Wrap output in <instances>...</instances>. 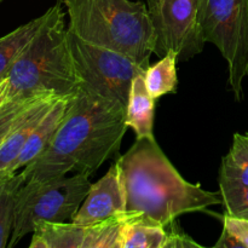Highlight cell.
Listing matches in <instances>:
<instances>
[{
	"label": "cell",
	"instance_id": "6da1fadb",
	"mask_svg": "<svg viewBox=\"0 0 248 248\" xmlns=\"http://www.w3.org/2000/svg\"><path fill=\"white\" fill-rule=\"evenodd\" d=\"M126 107L81 82L48 147L23 169L26 182L68 173L90 177L108 160H118L127 131Z\"/></svg>",
	"mask_w": 248,
	"mask_h": 248
},
{
	"label": "cell",
	"instance_id": "7a4b0ae2",
	"mask_svg": "<svg viewBox=\"0 0 248 248\" xmlns=\"http://www.w3.org/2000/svg\"><path fill=\"white\" fill-rule=\"evenodd\" d=\"M125 179L127 212L169 225L179 216L222 205L219 191L205 190L181 176L156 142L136 140L119 157Z\"/></svg>",
	"mask_w": 248,
	"mask_h": 248
},
{
	"label": "cell",
	"instance_id": "3957f363",
	"mask_svg": "<svg viewBox=\"0 0 248 248\" xmlns=\"http://www.w3.org/2000/svg\"><path fill=\"white\" fill-rule=\"evenodd\" d=\"M62 0L46 11L38 33L6 74L7 99H22L47 92L64 96L81 84L68 44Z\"/></svg>",
	"mask_w": 248,
	"mask_h": 248
},
{
	"label": "cell",
	"instance_id": "277c9868",
	"mask_svg": "<svg viewBox=\"0 0 248 248\" xmlns=\"http://www.w3.org/2000/svg\"><path fill=\"white\" fill-rule=\"evenodd\" d=\"M68 31L79 38L118 51L148 68L154 53V33L147 5L131 0H62Z\"/></svg>",
	"mask_w": 248,
	"mask_h": 248
},
{
	"label": "cell",
	"instance_id": "5b68a950",
	"mask_svg": "<svg viewBox=\"0 0 248 248\" xmlns=\"http://www.w3.org/2000/svg\"><path fill=\"white\" fill-rule=\"evenodd\" d=\"M91 184L85 173L24 182L17 193L14 229L7 247L16 246L43 222H73Z\"/></svg>",
	"mask_w": 248,
	"mask_h": 248
},
{
	"label": "cell",
	"instance_id": "8992f818",
	"mask_svg": "<svg viewBox=\"0 0 248 248\" xmlns=\"http://www.w3.org/2000/svg\"><path fill=\"white\" fill-rule=\"evenodd\" d=\"M199 5L205 41L227 61L229 86L241 101L248 75V0H199Z\"/></svg>",
	"mask_w": 248,
	"mask_h": 248
},
{
	"label": "cell",
	"instance_id": "52a82bcc",
	"mask_svg": "<svg viewBox=\"0 0 248 248\" xmlns=\"http://www.w3.org/2000/svg\"><path fill=\"white\" fill-rule=\"evenodd\" d=\"M68 44L81 81L98 93L127 106L133 79L145 74L147 68L124 53L89 43L70 31Z\"/></svg>",
	"mask_w": 248,
	"mask_h": 248
},
{
	"label": "cell",
	"instance_id": "ba28073f",
	"mask_svg": "<svg viewBox=\"0 0 248 248\" xmlns=\"http://www.w3.org/2000/svg\"><path fill=\"white\" fill-rule=\"evenodd\" d=\"M153 27L154 55L162 58L170 51L178 61H189L205 47L199 0H145Z\"/></svg>",
	"mask_w": 248,
	"mask_h": 248
},
{
	"label": "cell",
	"instance_id": "9c48e42d",
	"mask_svg": "<svg viewBox=\"0 0 248 248\" xmlns=\"http://www.w3.org/2000/svg\"><path fill=\"white\" fill-rule=\"evenodd\" d=\"M136 216L127 212L123 217L92 225L74 222L36 225L29 248H118L121 225Z\"/></svg>",
	"mask_w": 248,
	"mask_h": 248
},
{
	"label": "cell",
	"instance_id": "30bf717a",
	"mask_svg": "<svg viewBox=\"0 0 248 248\" xmlns=\"http://www.w3.org/2000/svg\"><path fill=\"white\" fill-rule=\"evenodd\" d=\"M127 213L125 179L121 164L114 160L108 172L91 184L89 194L80 206L73 222L92 225L123 217Z\"/></svg>",
	"mask_w": 248,
	"mask_h": 248
},
{
	"label": "cell",
	"instance_id": "8fae6325",
	"mask_svg": "<svg viewBox=\"0 0 248 248\" xmlns=\"http://www.w3.org/2000/svg\"><path fill=\"white\" fill-rule=\"evenodd\" d=\"M60 97L61 94L53 92L44 94L43 97L33 102L17 119L15 125L0 144V176L2 178L14 174L12 169L15 162L18 159L31 132L41 118L50 110L51 107Z\"/></svg>",
	"mask_w": 248,
	"mask_h": 248
},
{
	"label": "cell",
	"instance_id": "7c38bea8",
	"mask_svg": "<svg viewBox=\"0 0 248 248\" xmlns=\"http://www.w3.org/2000/svg\"><path fill=\"white\" fill-rule=\"evenodd\" d=\"M75 92L61 96L51 107L50 110L41 118V120L39 121L36 127L31 132V137L27 140L18 159L15 162L14 169H12L14 173L33 162L48 147L57 130L60 128L61 124L63 123L65 115H67L70 103L75 96Z\"/></svg>",
	"mask_w": 248,
	"mask_h": 248
},
{
	"label": "cell",
	"instance_id": "4fadbf2b",
	"mask_svg": "<svg viewBox=\"0 0 248 248\" xmlns=\"http://www.w3.org/2000/svg\"><path fill=\"white\" fill-rule=\"evenodd\" d=\"M155 101L145 85L144 74L133 79L126 106V124L136 133V140L156 142L154 136Z\"/></svg>",
	"mask_w": 248,
	"mask_h": 248
},
{
	"label": "cell",
	"instance_id": "5bb4252c",
	"mask_svg": "<svg viewBox=\"0 0 248 248\" xmlns=\"http://www.w3.org/2000/svg\"><path fill=\"white\" fill-rule=\"evenodd\" d=\"M169 232L165 225L136 215L121 225L118 248H166Z\"/></svg>",
	"mask_w": 248,
	"mask_h": 248
},
{
	"label": "cell",
	"instance_id": "9a60e30c",
	"mask_svg": "<svg viewBox=\"0 0 248 248\" xmlns=\"http://www.w3.org/2000/svg\"><path fill=\"white\" fill-rule=\"evenodd\" d=\"M45 19L46 12L0 38V79L6 77L10 68L35 36Z\"/></svg>",
	"mask_w": 248,
	"mask_h": 248
},
{
	"label": "cell",
	"instance_id": "2e32d148",
	"mask_svg": "<svg viewBox=\"0 0 248 248\" xmlns=\"http://www.w3.org/2000/svg\"><path fill=\"white\" fill-rule=\"evenodd\" d=\"M219 186H248V135L235 133L229 153L223 157Z\"/></svg>",
	"mask_w": 248,
	"mask_h": 248
},
{
	"label": "cell",
	"instance_id": "e0dca14e",
	"mask_svg": "<svg viewBox=\"0 0 248 248\" xmlns=\"http://www.w3.org/2000/svg\"><path fill=\"white\" fill-rule=\"evenodd\" d=\"M176 52L170 51L159 62L149 65L145 70L144 80L149 93L154 99L169 93H174L178 86Z\"/></svg>",
	"mask_w": 248,
	"mask_h": 248
},
{
	"label": "cell",
	"instance_id": "ac0fdd59",
	"mask_svg": "<svg viewBox=\"0 0 248 248\" xmlns=\"http://www.w3.org/2000/svg\"><path fill=\"white\" fill-rule=\"evenodd\" d=\"M26 182L23 172L10 174L0 181V248L9 246L15 220V206L19 188Z\"/></svg>",
	"mask_w": 248,
	"mask_h": 248
},
{
	"label": "cell",
	"instance_id": "d6986e66",
	"mask_svg": "<svg viewBox=\"0 0 248 248\" xmlns=\"http://www.w3.org/2000/svg\"><path fill=\"white\" fill-rule=\"evenodd\" d=\"M219 193L227 215L248 219V186H219Z\"/></svg>",
	"mask_w": 248,
	"mask_h": 248
},
{
	"label": "cell",
	"instance_id": "ffe728a7",
	"mask_svg": "<svg viewBox=\"0 0 248 248\" xmlns=\"http://www.w3.org/2000/svg\"><path fill=\"white\" fill-rule=\"evenodd\" d=\"M47 93H50V92H47ZM53 93H55V92H53ZM44 94L46 93L29 97V98L10 99V101H7L6 103L0 108V144H1L2 140H5V137H6L7 133L10 132V130H11L12 126L15 125V123H16L17 119L19 118V115H21L33 102H35L36 99L43 97Z\"/></svg>",
	"mask_w": 248,
	"mask_h": 248
},
{
	"label": "cell",
	"instance_id": "44dd1931",
	"mask_svg": "<svg viewBox=\"0 0 248 248\" xmlns=\"http://www.w3.org/2000/svg\"><path fill=\"white\" fill-rule=\"evenodd\" d=\"M223 228L241 244L242 248H248V219L232 217L225 213L223 216Z\"/></svg>",
	"mask_w": 248,
	"mask_h": 248
},
{
	"label": "cell",
	"instance_id": "7402d4cb",
	"mask_svg": "<svg viewBox=\"0 0 248 248\" xmlns=\"http://www.w3.org/2000/svg\"><path fill=\"white\" fill-rule=\"evenodd\" d=\"M169 239H167L166 248H201L202 246L194 241L189 235H186L179 228L176 220L166 225Z\"/></svg>",
	"mask_w": 248,
	"mask_h": 248
},
{
	"label": "cell",
	"instance_id": "603a6c76",
	"mask_svg": "<svg viewBox=\"0 0 248 248\" xmlns=\"http://www.w3.org/2000/svg\"><path fill=\"white\" fill-rule=\"evenodd\" d=\"M216 248H242L241 244L232 236L230 232H228L227 230L223 228L222 235L218 239V241L215 244Z\"/></svg>",
	"mask_w": 248,
	"mask_h": 248
},
{
	"label": "cell",
	"instance_id": "cb8c5ba5",
	"mask_svg": "<svg viewBox=\"0 0 248 248\" xmlns=\"http://www.w3.org/2000/svg\"><path fill=\"white\" fill-rule=\"evenodd\" d=\"M7 101H9L7 99V81L6 78H2V79H0V108Z\"/></svg>",
	"mask_w": 248,
	"mask_h": 248
},
{
	"label": "cell",
	"instance_id": "d4e9b609",
	"mask_svg": "<svg viewBox=\"0 0 248 248\" xmlns=\"http://www.w3.org/2000/svg\"><path fill=\"white\" fill-rule=\"evenodd\" d=\"M4 178H5V177H4ZM1 179H2V177H1V176H0V181H1Z\"/></svg>",
	"mask_w": 248,
	"mask_h": 248
},
{
	"label": "cell",
	"instance_id": "484cf974",
	"mask_svg": "<svg viewBox=\"0 0 248 248\" xmlns=\"http://www.w3.org/2000/svg\"><path fill=\"white\" fill-rule=\"evenodd\" d=\"M247 135H248V132H247Z\"/></svg>",
	"mask_w": 248,
	"mask_h": 248
},
{
	"label": "cell",
	"instance_id": "4316f807",
	"mask_svg": "<svg viewBox=\"0 0 248 248\" xmlns=\"http://www.w3.org/2000/svg\"><path fill=\"white\" fill-rule=\"evenodd\" d=\"M0 1H1V0H0Z\"/></svg>",
	"mask_w": 248,
	"mask_h": 248
}]
</instances>
